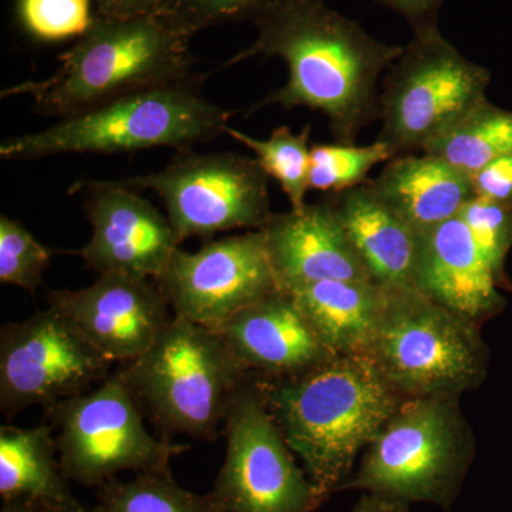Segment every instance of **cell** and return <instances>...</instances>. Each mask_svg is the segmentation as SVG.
Masks as SVG:
<instances>
[{"mask_svg":"<svg viewBox=\"0 0 512 512\" xmlns=\"http://www.w3.org/2000/svg\"><path fill=\"white\" fill-rule=\"evenodd\" d=\"M377 2L402 15L412 23L413 28H416L424 23L436 22L437 12L444 0H377Z\"/></svg>","mask_w":512,"mask_h":512,"instance_id":"obj_33","label":"cell"},{"mask_svg":"<svg viewBox=\"0 0 512 512\" xmlns=\"http://www.w3.org/2000/svg\"><path fill=\"white\" fill-rule=\"evenodd\" d=\"M119 373L161 429L201 440L217 437L235 394L251 377L217 332L177 316Z\"/></svg>","mask_w":512,"mask_h":512,"instance_id":"obj_6","label":"cell"},{"mask_svg":"<svg viewBox=\"0 0 512 512\" xmlns=\"http://www.w3.org/2000/svg\"><path fill=\"white\" fill-rule=\"evenodd\" d=\"M396 157L392 148L382 141L369 146L355 144H313L309 187L338 194L366 184L367 175L376 165Z\"/></svg>","mask_w":512,"mask_h":512,"instance_id":"obj_26","label":"cell"},{"mask_svg":"<svg viewBox=\"0 0 512 512\" xmlns=\"http://www.w3.org/2000/svg\"><path fill=\"white\" fill-rule=\"evenodd\" d=\"M192 33L170 10L134 18H94L45 80L2 90L30 97L46 116L67 117L126 94L192 82Z\"/></svg>","mask_w":512,"mask_h":512,"instance_id":"obj_3","label":"cell"},{"mask_svg":"<svg viewBox=\"0 0 512 512\" xmlns=\"http://www.w3.org/2000/svg\"><path fill=\"white\" fill-rule=\"evenodd\" d=\"M471 178L477 197L512 207V154L485 165Z\"/></svg>","mask_w":512,"mask_h":512,"instance_id":"obj_31","label":"cell"},{"mask_svg":"<svg viewBox=\"0 0 512 512\" xmlns=\"http://www.w3.org/2000/svg\"><path fill=\"white\" fill-rule=\"evenodd\" d=\"M232 111L205 99L195 80L117 97L63 117L52 127L0 144L3 160L60 154L133 153L148 148L190 150L221 134Z\"/></svg>","mask_w":512,"mask_h":512,"instance_id":"obj_4","label":"cell"},{"mask_svg":"<svg viewBox=\"0 0 512 512\" xmlns=\"http://www.w3.org/2000/svg\"><path fill=\"white\" fill-rule=\"evenodd\" d=\"M64 477L55 433L49 423L30 429L0 427V495L3 501L29 498L36 504L77 505Z\"/></svg>","mask_w":512,"mask_h":512,"instance_id":"obj_22","label":"cell"},{"mask_svg":"<svg viewBox=\"0 0 512 512\" xmlns=\"http://www.w3.org/2000/svg\"><path fill=\"white\" fill-rule=\"evenodd\" d=\"M215 332L255 379L296 376L335 356L291 293L281 289L252 303Z\"/></svg>","mask_w":512,"mask_h":512,"instance_id":"obj_17","label":"cell"},{"mask_svg":"<svg viewBox=\"0 0 512 512\" xmlns=\"http://www.w3.org/2000/svg\"><path fill=\"white\" fill-rule=\"evenodd\" d=\"M23 28L43 42L82 37L93 25L90 0H18Z\"/></svg>","mask_w":512,"mask_h":512,"instance_id":"obj_28","label":"cell"},{"mask_svg":"<svg viewBox=\"0 0 512 512\" xmlns=\"http://www.w3.org/2000/svg\"><path fill=\"white\" fill-rule=\"evenodd\" d=\"M103 18L123 19L168 9L170 0H93Z\"/></svg>","mask_w":512,"mask_h":512,"instance_id":"obj_32","label":"cell"},{"mask_svg":"<svg viewBox=\"0 0 512 512\" xmlns=\"http://www.w3.org/2000/svg\"><path fill=\"white\" fill-rule=\"evenodd\" d=\"M461 397L406 399L365 448L340 491L359 490L412 505L448 510L476 454Z\"/></svg>","mask_w":512,"mask_h":512,"instance_id":"obj_5","label":"cell"},{"mask_svg":"<svg viewBox=\"0 0 512 512\" xmlns=\"http://www.w3.org/2000/svg\"><path fill=\"white\" fill-rule=\"evenodd\" d=\"M498 284L460 217L419 234L414 272L417 291L480 323L503 306Z\"/></svg>","mask_w":512,"mask_h":512,"instance_id":"obj_18","label":"cell"},{"mask_svg":"<svg viewBox=\"0 0 512 512\" xmlns=\"http://www.w3.org/2000/svg\"><path fill=\"white\" fill-rule=\"evenodd\" d=\"M350 512H412L410 505L365 493Z\"/></svg>","mask_w":512,"mask_h":512,"instance_id":"obj_34","label":"cell"},{"mask_svg":"<svg viewBox=\"0 0 512 512\" xmlns=\"http://www.w3.org/2000/svg\"><path fill=\"white\" fill-rule=\"evenodd\" d=\"M46 414L64 477L86 487H101L124 471L171 474V460L188 450L150 433L119 370Z\"/></svg>","mask_w":512,"mask_h":512,"instance_id":"obj_9","label":"cell"},{"mask_svg":"<svg viewBox=\"0 0 512 512\" xmlns=\"http://www.w3.org/2000/svg\"><path fill=\"white\" fill-rule=\"evenodd\" d=\"M254 380L320 505L340 493L357 457L406 400L367 353L330 356L284 379Z\"/></svg>","mask_w":512,"mask_h":512,"instance_id":"obj_2","label":"cell"},{"mask_svg":"<svg viewBox=\"0 0 512 512\" xmlns=\"http://www.w3.org/2000/svg\"><path fill=\"white\" fill-rule=\"evenodd\" d=\"M366 353L403 399L461 397L476 390L487 375L480 323L416 288L386 291Z\"/></svg>","mask_w":512,"mask_h":512,"instance_id":"obj_7","label":"cell"},{"mask_svg":"<svg viewBox=\"0 0 512 512\" xmlns=\"http://www.w3.org/2000/svg\"><path fill=\"white\" fill-rule=\"evenodd\" d=\"M227 453L211 491L220 512H315L308 474L276 426L254 377L239 387L224 423Z\"/></svg>","mask_w":512,"mask_h":512,"instance_id":"obj_11","label":"cell"},{"mask_svg":"<svg viewBox=\"0 0 512 512\" xmlns=\"http://www.w3.org/2000/svg\"><path fill=\"white\" fill-rule=\"evenodd\" d=\"M272 2L275 0H170L168 10L195 35L221 23L254 20Z\"/></svg>","mask_w":512,"mask_h":512,"instance_id":"obj_30","label":"cell"},{"mask_svg":"<svg viewBox=\"0 0 512 512\" xmlns=\"http://www.w3.org/2000/svg\"><path fill=\"white\" fill-rule=\"evenodd\" d=\"M328 200L370 279L386 291L416 288L419 234L369 183Z\"/></svg>","mask_w":512,"mask_h":512,"instance_id":"obj_19","label":"cell"},{"mask_svg":"<svg viewBox=\"0 0 512 512\" xmlns=\"http://www.w3.org/2000/svg\"><path fill=\"white\" fill-rule=\"evenodd\" d=\"M421 151L473 177L485 165L512 154V111L485 99Z\"/></svg>","mask_w":512,"mask_h":512,"instance_id":"obj_23","label":"cell"},{"mask_svg":"<svg viewBox=\"0 0 512 512\" xmlns=\"http://www.w3.org/2000/svg\"><path fill=\"white\" fill-rule=\"evenodd\" d=\"M73 188L87 190L84 208L93 234L79 251L87 268L147 279L163 274L181 242L168 217L120 180Z\"/></svg>","mask_w":512,"mask_h":512,"instance_id":"obj_14","label":"cell"},{"mask_svg":"<svg viewBox=\"0 0 512 512\" xmlns=\"http://www.w3.org/2000/svg\"><path fill=\"white\" fill-rule=\"evenodd\" d=\"M52 262L49 249L18 220L0 217V282L35 292Z\"/></svg>","mask_w":512,"mask_h":512,"instance_id":"obj_27","label":"cell"},{"mask_svg":"<svg viewBox=\"0 0 512 512\" xmlns=\"http://www.w3.org/2000/svg\"><path fill=\"white\" fill-rule=\"evenodd\" d=\"M225 134L254 151L256 160L268 177L281 184L292 210L305 207L311 171V126L295 134L289 127H278L268 140H258L237 128H225Z\"/></svg>","mask_w":512,"mask_h":512,"instance_id":"obj_24","label":"cell"},{"mask_svg":"<svg viewBox=\"0 0 512 512\" xmlns=\"http://www.w3.org/2000/svg\"><path fill=\"white\" fill-rule=\"evenodd\" d=\"M113 363L53 308L0 330V410L12 419L32 406L47 410L92 390Z\"/></svg>","mask_w":512,"mask_h":512,"instance_id":"obj_12","label":"cell"},{"mask_svg":"<svg viewBox=\"0 0 512 512\" xmlns=\"http://www.w3.org/2000/svg\"><path fill=\"white\" fill-rule=\"evenodd\" d=\"M413 39L389 67L379 96L377 141L396 157L423 150L487 99L491 74L448 42L437 23L416 26Z\"/></svg>","mask_w":512,"mask_h":512,"instance_id":"obj_8","label":"cell"},{"mask_svg":"<svg viewBox=\"0 0 512 512\" xmlns=\"http://www.w3.org/2000/svg\"><path fill=\"white\" fill-rule=\"evenodd\" d=\"M177 318L218 330L239 312L278 291L262 229L178 248L156 279Z\"/></svg>","mask_w":512,"mask_h":512,"instance_id":"obj_13","label":"cell"},{"mask_svg":"<svg viewBox=\"0 0 512 512\" xmlns=\"http://www.w3.org/2000/svg\"><path fill=\"white\" fill-rule=\"evenodd\" d=\"M289 293L332 355L367 352L386 289L370 281H322Z\"/></svg>","mask_w":512,"mask_h":512,"instance_id":"obj_21","label":"cell"},{"mask_svg":"<svg viewBox=\"0 0 512 512\" xmlns=\"http://www.w3.org/2000/svg\"><path fill=\"white\" fill-rule=\"evenodd\" d=\"M254 23L255 42L224 69L255 56L279 57L289 76L251 111L308 107L328 117L338 143L355 144L357 134L379 117L380 77L403 47L380 42L322 0H275Z\"/></svg>","mask_w":512,"mask_h":512,"instance_id":"obj_1","label":"cell"},{"mask_svg":"<svg viewBox=\"0 0 512 512\" xmlns=\"http://www.w3.org/2000/svg\"><path fill=\"white\" fill-rule=\"evenodd\" d=\"M35 512H103L99 505L92 508V510H84L82 505H72V507H64V505H47L37 504Z\"/></svg>","mask_w":512,"mask_h":512,"instance_id":"obj_36","label":"cell"},{"mask_svg":"<svg viewBox=\"0 0 512 512\" xmlns=\"http://www.w3.org/2000/svg\"><path fill=\"white\" fill-rule=\"evenodd\" d=\"M103 512H220L214 497L185 490L171 474H137L133 481L113 478L100 487Z\"/></svg>","mask_w":512,"mask_h":512,"instance_id":"obj_25","label":"cell"},{"mask_svg":"<svg viewBox=\"0 0 512 512\" xmlns=\"http://www.w3.org/2000/svg\"><path fill=\"white\" fill-rule=\"evenodd\" d=\"M47 302L97 352L120 365L144 355L174 318L157 282L121 274L99 275L76 291H50Z\"/></svg>","mask_w":512,"mask_h":512,"instance_id":"obj_15","label":"cell"},{"mask_svg":"<svg viewBox=\"0 0 512 512\" xmlns=\"http://www.w3.org/2000/svg\"><path fill=\"white\" fill-rule=\"evenodd\" d=\"M458 217L467 225L481 254L501 281L505 258L512 247V207L476 195Z\"/></svg>","mask_w":512,"mask_h":512,"instance_id":"obj_29","label":"cell"},{"mask_svg":"<svg viewBox=\"0 0 512 512\" xmlns=\"http://www.w3.org/2000/svg\"><path fill=\"white\" fill-rule=\"evenodd\" d=\"M37 504L29 498H15V500L3 501L0 512H35Z\"/></svg>","mask_w":512,"mask_h":512,"instance_id":"obj_35","label":"cell"},{"mask_svg":"<svg viewBox=\"0 0 512 512\" xmlns=\"http://www.w3.org/2000/svg\"><path fill=\"white\" fill-rule=\"evenodd\" d=\"M164 201L178 238L214 237L232 229H262L271 221L268 175L256 158L238 153L180 151L158 173L120 180Z\"/></svg>","mask_w":512,"mask_h":512,"instance_id":"obj_10","label":"cell"},{"mask_svg":"<svg viewBox=\"0 0 512 512\" xmlns=\"http://www.w3.org/2000/svg\"><path fill=\"white\" fill-rule=\"evenodd\" d=\"M278 289L322 281H370L329 200L272 215L262 228Z\"/></svg>","mask_w":512,"mask_h":512,"instance_id":"obj_16","label":"cell"},{"mask_svg":"<svg viewBox=\"0 0 512 512\" xmlns=\"http://www.w3.org/2000/svg\"><path fill=\"white\" fill-rule=\"evenodd\" d=\"M367 183L417 234L458 217L476 197L470 175L424 153L392 158Z\"/></svg>","mask_w":512,"mask_h":512,"instance_id":"obj_20","label":"cell"}]
</instances>
